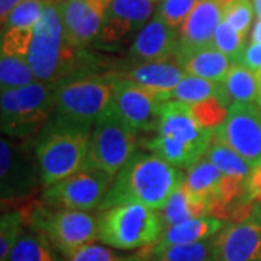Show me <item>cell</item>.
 Segmentation results:
<instances>
[{
    "label": "cell",
    "instance_id": "44",
    "mask_svg": "<svg viewBox=\"0 0 261 261\" xmlns=\"http://www.w3.org/2000/svg\"><path fill=\"white\" fill-rule=\"evenodd\" d=\"M257 77H258V84H260V96H258V100H257V103H258V106L261 108V71L257 73Z\"/></svg>",
    "mask_w": 261,
    "mask_h": 261
},
{
    "label": "cell",
    "instance_id": "32",
    "mask_svg": "<svg viewBox=\"0 0 261 261\" xmlns=\"http://www.w3.org/2000/svg\"><path fill=\"white\" fill-rule=\"evenodd\" d=\"M65 261H144V251L135 254H119L100 244H86L64 255Z\"/></svg>",
    "mask_w": 261,
    "mask_h": 261
},
{
    "label": "cell",
    "instance_id": "30",
    "mask_svg": "<svg viewBox=\"0 0 261 261\" xmlns=\"http://www.w3.org/2000/svg\"><path fill=\"white\" fill-rule=\"evenodd\" d=\"M29 225V215L22 207L9 209L2 214L0 221V261H6L22 233Z\"/></svg>",
    "mask_w": 261,
    "mask_h": 261
},
{
    "label": "cell",
    "instance_id": "39",
    "mask_svg": "<svg viewBox=\"0 0 261 261\" xmlns=\"http://www.w3.org/2000/svg\"><path fill=\"white\" fill-rule=\"evenodd\" d=\"M238 64L247 67L254 73L261 71V44H250L245 47Z\"/></svg>",
    "mask_w": 261,
    "mask_h": 261
},
{
    "label": "cell",
    "instance_id": "26",
    "mask_svg": "<svg viewBox=\"0 0 261 261\" xmlns=\"http://www.w3.org/2000/svg\"><path fill=\"white\" fill-rule=\"evenodd\" d=\"M225 92L231 103H251L258 100L260 84L257 73L241 64H232L224 82Z\"/></svg>",
    "mask_w": 261,
    "mask_h": 261
},
{
    "label": "cell",
    "instance_id": "10",
    "mask_svg": "<svg viewBox=\"0 0 261 261\" xmlns=\"http://www.w3.org/2000/svg\"><path fill=\"white\" fill-rule=\"evenodd\" d=\"M113 180L100 170L84 166L74 174L48 186L42 193V203L57 209L94 211L100 207Z\"/></svg>",
    "mask_w": 261,
    "mask_h": 261
},
{
    "label": "cell",
    "instance_id": "14",
    "mask_svg": "<svg viewBox=\"0 0 261 261\" xmlns=\"http://www.w3.org/2000/svg\"><path fill=\"white\" fill-rule=\"evenodd\" d=\"M224 19V5L219 0H199L178 29L174 57L185 60L200 49L214 47L215 31Z\"/></svg>",
    "mask_w": 261,
    "mask_h": 261
},
{
    "label": "cell",
    "instance_id": "11",
    "mask_svg": "<svg viewBox=\"0 0 261 261\" xmlns=\"http://www.w3.org/2000/svg\"><path fill=\"white\" fill-rule=\"evenodd\" d=\"M0 180L2 205L29 199L42 183L38 161L29 152L28 145L3 137L0 141Z\"/></svg>",
    "mask_w": 261,
    "mask_h": 261
},
{
    "label": "cell",
    "instance_id": "7",
    "mask_svg": "<svg viewBox=\"0 0 261 261\" xmlns=\"http://www.w3.org/2000/svg\"><path fill=\"white\" fill-rule=\"evenodd\" d=\"M97 219L99 240L122 251L154 245L166 228L159 211L140 203L113 206L103 211Z\"/></svg>",
    "mask_w": 261,
    "mask_h": 261
},
{
    "label": "cell",
    "instance_id": "37",
    "mask_svg": "<svg viewBox=\"0 0 261 261\" xmlns=\"http://www.w3.org/2000/svg\"><path fill=\"white\" fill-rule=\"evenodd\" d=\"M197 2L199 0H164L157 15L170 27L177 29L183 25Z\"/></svg>",
    "mask_w": 261,
    "mask_h": 261
},
{
    "label": "cell",
    "instance_id": "46",
    "mask_svg": "<svg viewBox=\"0 0 261 261\" xmlns=\"http://www.w3.org/2000/svg\"><path fill=\"white\" fill-rule=\"evenodd\" d=\"M255 202H258V203H261V197H260V199H257Z\"/></svg>",
    "mask_w": 261,
    "mask_h": 261
},
{
    "label": "cell",
    "instance_id": "23",
    "mask_svg": "<svg viewBox=\"0 0 261 261\" xmlns=\"http://www.w3.org/2000/svg\"><path fill=\"white\" fill-rule=\"evenodd\" d=\"M6 261H65V258L45 233L29 224Z\"/></svg>",
    "mask_w": 261,
    "mask_h": 261
},
{
    "label": "cell",
    "instance_id": "17",
    "mask_svg": "<svg viewBox=\"0 0 261 261\" xmlns=\"http://www.w3.org/2000/svg\"><path fill=\"white\" fill-rule=\"evenodd\" d=\"M178 31L170 27L155 15L141 29L129 48V60L132 65L163 61L174 57L177 45Z\"/></svg>",
    "mask_w": 261,
    "mask_h": 261
},
{
    "label": "cell",
    "instance_id": "18",
    "mask_svg": "<svg viewBox=\"0 0 261 261\" xmlns=\"http://www.w3.org/2000/svg\"><path fill=\"white\" fill-rule=\"evenodd\" d=\"M219 261H261V225L226 222L216 235Z\"/></svg>",
    "mask_w": 261,
    "mask_h": 261
},
{
    "label": "cell",
    "instance_id": "27",
    "mask_svg": "<svg viewBox=\"0 0 261 261\" xmlns=\"http://www.w3.org/2000/svg\"><path fill=\"white\" fill-rule=\"evenodd\" d=\"M222 94H226L224 83H215L202 77L186 74L176 86V89L171 92L170 100H178L192 106L196 103L203 102L209 97L222 96Z\"/></svg>",
    "mask_w": 261,
    "mask_h": 261
},
{
    "label": "cell",
    "instance_id": "25",
    "mask_svg": "<svg viewBox=\"0 0 261 261\" xmlns=\"http://www.w3.org/2000/svg\"><path fill=\"white\" fill-rule=\"evenodd\" d=\"M222 176L224 174L203 155L187 168L185 186L193 195L207 199L214 205L219 197V183Z\"/></svg>",
    "mask_w": 261,
    "mask_h": 261
},
{
    "label": "cell",
    "instance_id": "36",
    "mask_svg": "<svg viewBox=\"0 0 261 261\" xmlns=\"http://www.w3.org/2000/svg\"><path fill=\"white\" fill-rule=\"evenodd\" d=\"M254 6L251 0H235L224 6V22L231 25L235 31L247 37L248 29L251 27Z\"/></svg>",
    "mask_w": 261,
    "mask_h": 261
},
{
    "label": "cell",
    "instance_id": "16",
    "mask_svg": "<svg viewBox=\"0 0 261 261\" xmlns=\"http://www.w3.org/2000/svg\"><path fill=\"white\" fill-rule=\"evenodd\" d=\"M152 2L154 0H112L97 37V44L100 47L112 48L137 31H141L152 13Z\"/></svg>",
    "mask_w": 261,
    "mask_h": 261
},
{
    "label": "cell",
    "instance_id": "22",
    "mask_svg": "<svg viewBox=\"0 0 261 261\" xmlns=\"http://www.w3.org/2000/svg\"><path fill=\"white\" fill-rule=\"evenodd\" d=\"M142 251L144 261H219L216 235L211 240L195 244L168 247H159L154 244L142 248Z\"/></svg>",
    "mask_w": 261,
    "mask_h": 261
},
{
    "label": "cell",
    "instance_id": "43",
    "mask_svg": "<svg viewBox=\"0 0 261 261\" xmlns=\"http://www.w3.org/2000/svg\"><path fill=\"white\" fill-rule=\"evenodd\" d=\"M252 6H254V10H255L258 19H261V0H252Z\"/></svg>",
    "mask_w": 261,
    "mask_h": 261
},
{
    "label": "cell",
    "instance_id": "34",
    "mask_svg": "<svg viewBox=\"0 0 261 261\" xmlns=\"http://www.w3.org/2000/svg\"><path fill=\"white\" fill-rule=\"evenodd\" d=\"M214 47L228 57L232 64H238L245 49V37L222 20L215 31Z\"/></svg>",
    "mask_w": 261,
    "mask_h": 261
},
{
    "label": "cell",
    "instance_id": "8",
    "mask_svg": "<svg viewBox=\"0 0 261 261\" xmlns=\"http://www.w3.org/2000/svg\"><path fill=\"white\" fill-rule=\"evenodd\" d=\"M135 142L137 130L122 119L111 103L93 125L84 166L100 170L115 178L135 154Z\"/></svg>",
    "mask_w": 261,
    "mask_h": 261
},
{
    "label": "cell",
    "instance_id": "40",
    "mask_svg": "<svg viewBox=\"0 0 261 261\" xmlns=\"http://www.w3.org/2000/svg\"><path fill=\"white\" fill-rule=\"evenodd\" d=\"M22 2L23 0H0V19H2V23L9 16L10 12Z\"/></svg>",
    "mask_w": 261,
    "mask_h": 261
},
{
    "label": "cell",
    "instance_id": "1",
    "mask_svg": "<svg viewBox=\"0 0 261 261\" xmlns=\"http://www.w3.org/2000/svg\"><path fill=\"white\" fill-rule=\"evenodd\" d=\"M186 174L155 154L135 152L121 168L99 211L126 203H140L161 212Z\"/></svg>",
    "mask_w": 261,
    "mask_h": 261
},
{
    "label": "cell",
    "instance_id": "12",
    "mask_svg": "<svg viewBox=\"0 0 261 261\" xmlns=\"http://www.w3.org/2000/svg\"><path fill=\"white\" fill-rule=\"evenodd\" d=\"M215 138L238 152L252 168L261 166V108L254 102L231 103Z\"/></svg>",
    "mask_w": 261,
    "mask_h": 261
},
{
    "label": "cell",
    "instance_id": "15",
    "mask_svg": "<svg viewBox=\"0 0 261 261\" xmlns=\"http://www.w3.org/2000/svg\"><path fill=\"white\" fill-rule=\"evenodd\" d=\"M112 0H64L58 3L67 41L77 48L99 37Z\"/></svg>",
    "mask_w": 261,
    "mask_h": 261
},
{
    "label": "cell",
    "instance_id": "35",
    "mask_svg": "<svg viewBox=\"0 0 261 261\" xmlns=\"http://www.w3.org/2000/svg\"><path fill=\"white\" fill-rule=\"evenodd\" d=\"M34 28L3 29L2 32V54L28 57Z\"/></svg>",
    "mask_w": 261,
    "mask_h": 261
},
{
    "label": "cell",
    "instance_id": "41",
    "mask_svg": "<svg viewBox=\"0 0 261 261\" xmlns=\"http://www.w3.org/2000/svg\"><path fill=\"white\" fill-rule=\"evenodd\" d=\"M251 44H261V19H258L251 29Z\"/></svg>",
    "mask_w": 261,
    "mask_h": 261
},
{
    "label": "cell",
    "instance_id": "4",
    "mask_svg": "<svg viewBox=\"0 0 261 261\" xmlns=\"http://www.w3.org/2000/svg\"><path fill=\"white\" fill-rule=\"evenodd\" d=\"M90 135V128L49 119L35 144V157L44 186H51L84 167Z\"/></svg>",
    "mask_w": 261,
    "mask_h": 261
},
{
    "label": "cell",
    "instance_id": "2",
    "mask_svg": "<svg viewBox=\"0 0 261 261\" xmlns=\"http://www.w3.org/2000/svg\"><path fill=\"white\" fill-rule=\"evenodd\" d=\"M28 61L38 82L61 83L80 73H90L83 48L71 45L65 38L58 3H49L34 27Z\"/></svg>",
    "mask_w": 261,
    "mask_h": 261
},
{
    "label": "cell",
    "instance_id": "5",
    "mask_svg": "<svg viewBox=\"0 0 261 261\" xmlns=\"http://www.w3.org/2000/svg\"><path fill=\"white\" fill-rule=\"evenodd\" d=\"M118 73H80L58 83L54 121L93 129L112 102Z\"/></svg>",
    "mask_w": 261,
    "mask_h": 261
},
{
    "label": "cell",
    "instance_id": "20",
    "mask_svg": "<svg viewBox=\"0 0 261 261\" xmlns=\"http://www.w3.org/2000/svg\"><path fill=\"white\" fill-rule=\"evenodd\" d=\"M225 225H226V221L218 219L215 216L187 219L180 224L166 226L163 231V235L160 237L155 245L168 247V245L202 243V241L211 240L215 235H218L224 229Z\"/></svg>",
    "mask_w": 261,
    "mask_h": 261
},
{
    "label": "cell",
    "instance_id": "19",
    "mask_svg": "<svg viewBox=\"0 0 261 261\" xmlns=\"http://www.w3.org/2000/svg\"><path fill=\"white\" fill-rule=\"evenodd\" d=\"M118 74L122 79H128L130 82H135L148 89L152 93L157 94L163 102H167L171 97V92L186 75V71L183 70L177 58L171 57L163 61L132 65L128 71Z\"/></svg>",
    "mask_w": 261,
    "mask_h": 261
},
{
    "label": "cell",
    "instance_id": "45",
    "mask_svg": "<svg viewBox=\"0 0 261 261\" xmlns=\"http://www.w3.org/2000/svg\"><path fill=\"white\" fill-rule=\"evenodd\" d=\"M49 3H61V2H64V0H48Z\"/></svg>",
    "mask_w": 261,
    "mask_h": 261
},
{
    "label": "cell",
    "instance_id": "31",
    "mask_svg": "<svg viewBox=\"0 0 261 261\" xmlns=\"http://www.w3.org/2000/svg\"><path fill=\"white\" fill-rule=\"evenodd\" d=\"M228 103H231L228 94L214 96L203 102L196 103L190 106L192 115L196 122L205 129L216 130V128L226 119L228 116Z\"/></svg>",
    "mask_w": 261,
    "mask_h": 261
},
{
    "label": "cell",
    "instance_id": "28",
    "mask_svg": "<svg viewBox=\"0 0 261 261\" xmlns=\"http://www.w3.org/2000/svg\"><path fill=\"white\" fill-rule=\"evenodd\" d=\"M205 155L225 176L248 178V176L251 174V166L231 147H228L226 144L216 138L212 140Z\"/></svg>",
    "mask_w": 261,
    "mask_h": 261
},
{
    "label": "cell",
    "instance_id": "13",
    "mask_svg": "<svg viewBox=\"0 0 261 261\" xmlns=\"http://www.w3.org/2000/svg\"><path fill=\"white\" fill-rule=\"evenodd\" d=\"M111 103L134 130L157 129L163 100L148 89L118 74Z\"/></svg>",
    "mask_w": 261,
    "mask_h": 261
},
{
    "label": "cell",
    "instance_id": "38",
    "mask_svg": "<svg viewBox=\"0 0 261 261\" xmlns=\"http://www.w3.org/2000/svg\"><path fill=\"white\" fill-rule=\"evenodd\" d=\"M261 197V166L252 168L251 174L247 178L245 183V192H244L243 200L245 203H252Z\"/></svg>",
    "mask_w": 261,
    "mask_h": 261
},
{
    "label": "cell",
    "instance_id": "29",
    "mask_svg": "<svg viewBox=\"0 0 261 261\" xmlns=\"http://www.w3.org/2000/svg\"><path fill=\"white\" fill-rule=\"evenodd\" d=\"M37 82L27 57L5 56L0 58V89L9 92Z\"/></svg>",
    "mask_w": 261,
    "mask_h": 261
},
{
    "label": "cell",
    "instance_id": "42",
    "mask_svg": "<svg viewBox=\"0 0 261 261\" xmlns=\"http://www.w3.org/2000/svg\"><path fill=\"white\" fill-rule=\"evenodd\" d=\"M248 221L261 225V203H258V202H252V212Z\"/></svg>",
    "mask_w": 261,
    "mask_h": 261
},
{
    "label": "cell",
    "instance_id": "9",
    "mask_svg": "<svg viewBox=\"0 0 261 261\" xmlns=\"http://www.w3.org/2000/svg\"><path fill=\"white\" fill-rule=\"evenodd\" d=\"M29 224L45 233L63 255L99 240V219L89 212L35 203L29 211Z\"/></svg>",
    "mask_w": 261,
    "mask_h": 261
},
{
    "label": "cell",
    "instance_id": "6",
    "mask_svg": "<svg viewBox=\"0 0 261 261\" xmlns=\"http://www.w3.org/2000/svg\"><path fill=\"white\" fill-rule=\"evenodd\" d=\"M57 90V83L34 82L19 89L2 92V132L13 140L32 138L56 112Z\"/></svg>",
    "mask_w": 261,
    "mask_h": 261
},
{
    "label": "cell",
    "instance_id": "21",
    "mask_svg": "<svg viewBox=\"0 0 261 261\" xmlns=\"http://www.w3.org/2000/svg\"><path fill=\"white\" fill-rule=\"evenodd\" d=\"M212 203L207 199L193 195L185 183L178 186L170 196L166 206L160 212L166 226L180 224L187 219L211 216Z\"/></svg>",
    "mask_w": 261,
    "mask_h": 261
},
{
    "label": "cell",
    "instance_id": "3",
    "mask_svg": "<svg viewBox=\"0 0 261 261\" xmlns=\"http://www.w3.org/2000/svg\"><path fill=\"white\" fill-rule=\"evenodd\" d=\"M215 130L202 128L192 115L190 106L178 100L161 105L155 137L147 141V148L177 168H189L206 154Z\"/></svg>",
    "mask_w": 261,
    "mask_h": 261
},
{
    "label": "cell",
    "instance_id": "33",
    "mask_svg": "<svg viewBox=\"0 0 261 261\" xmlns=\"http://www.w3.org/2000/svg\"><path fill=\"white\" fill-rule=\"evenodd\" d=\"M47 5H49L48 0H23L10 12L2 27L3 29L34 28L42 16Z\"/></svg>",
    "mask_w": 261,
    "mask_h": 261
},
{
    "label": "cell",
    "instance_id": "24",
    "mask_svg": "<svg viewBox=\"0 0 261 261\" xmlns=\"http://www.w3.org/2000/svg\"><path fill=\"white\" fill-rule=\"evenodd\" d=\"M186 74L202 77L215 83H224L231 68V60L215 47L200 49L180 61Z\"/></svg>",
    "mask_w": 261,
    "mask_h": 261
}]
</instances>
